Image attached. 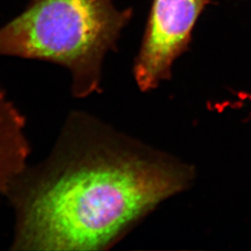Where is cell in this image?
<instances>
[{
    "label": "cell",
    "mask_w": 251,
    "mask_h": 251,
    "mask_svg": "<svg viewBox=\"0 0 251 251\" xmlns=\"http://www.w3.org/2000/svg\"><path fill=\"white\" fill-rule=\"evenodd\" d=\"M193 170L83 111L65 120L44 161L7 194L13 251H106L166 199Z\"/></svg>",
    "instance_id": "6da1fadb"
},
{
    "label": "cell",
    "mask_w": 251,
    "mask_h": 251,
    "mask_svg": "<svg viewBox=\"0 0 251 251\" xmlns=\"http://www.w3.org/2000/svg\"><path fill=\"white\" fill-rule=\"evenodd\" d=\"M132 17V8L117 9L113 0H29L0 27V55L63 66L73 97L84 99L101 92L104 59Z\"/></svg>",
    "instance_id": "7a4b0ae2"
},
{
    "label": "cell",
    "mask_w": 251,
    "mask_h": 251,
    "mask_svg": "<svg viewBox=\"0 0 251 251\" xmlns=\"http://www.w3.org/2000/svg\"><path fill=\"white\" fill-rule=\"evenodd\" d=\"M212 0H152L133 63L140 90L148 92L171 77L177 58L188 50L202 11Z\"/></svg>",
    "instance_id": "3957f363"
},
{
    "label": "cell",
    "mask_w": 251,
    "mask_h": 251,
    "mask_svg": "<svg viewBox=\"0 0 251 251\" xmlns=\"http://www.w3.org/2000/svg\"><path fill=\"white\" fill-rule=\"evenodd\" d=\"M25 118L0 90V194L6 195L14 179L26 169L31 146Z\"/></svg>",
    "instance_id": "277c9868"
}]
</instances>
